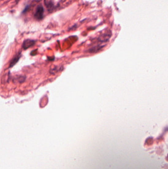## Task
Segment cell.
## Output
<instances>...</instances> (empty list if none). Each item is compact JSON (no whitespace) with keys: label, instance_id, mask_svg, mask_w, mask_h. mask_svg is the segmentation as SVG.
Instances as JSON below:
<instances>
[{"label":"cell","instance_id":"obj_1","mask_svg":"<svg viewBox=\"0 0 168 169\" xmlns=\"http://www.w3.org/2000/svg\"><path fill=\"white\" fill-rule=\"evenodd\" d=\"M44 18V9L43 6H38L36 10V12L34 14V18L38 21H40Z\"/></svg>","mask_w":168,"mask_h":169},{"label":"cell","instance_id":"obj_8","mask_svg":"<svg viewBox=\"0 0 168 169\" xmlns=\"http://www.w3.org/2000/svg\"><path fill=\"white\" fill-rule=\"evenodd\" d=\"M25 80V77H24V76H20L18 78V82H20V83L24 82Z\"/></svg>","mask_w":168,"mask_h":169},{"label":"cell","instance_id":"obj_4","mask_svg":"<svg viewBox=\"0 0 168 169\" xmlns=\"http://www.w3.org/2000/svg\"><path fill=\"white\" fill-rule=\"evenodd\" d=\"M21 53H18L15 54V56H14L12 58L10 61V67H13V66L16 65V63L18 61L20 57H21Z\"/></svg>","mask_w":168,"mask_h":169},{"label":"cell","instance_id":"obj_3","mask_svg":"<svg viewBox=\"0 0 168 169\" xmlns=\"http://www.w3.org/2000/svg\"><path fill=\"white\" fill-rule=\"evenodd\" d=\"M44 4L48 11L51 13L55 9L54 0H44Z\"/></svg>","mask_w":168,"mask_h":169},{"label":"cell","instance_id":"obj_2","mask_svg":"<svg viewBox=\"0 0 168 169\" xmlns=\"http://www.w3.org/2000/svg\"><path fill=\"white\" fill-rule=\"evenodd\" d=\"M36 41L35 40L31 39H26L24 41L23 43L22 47L23 49H26L33 47L34 45L35 44Z\"/></svg>","mask_w":168,"mask_h":169},{"label":"cell","instance_id":"obj_5","mask_svg":"<svg viewBox=\"0 0 168 169\" xmlns=\"http://www.w3.org/2000/svg\"><path fill=\"white\" fill-rule=\"evenodd\" d=\"M110 36H111V34L109 33H105L100 36L98 38V40L100 42H106L109 40Z\"/></svg>","mask_w":168,"mask_h":169},{"label":"cell","instance_id":"obj_9","mask_svg":"<svg viewBox=\"0 0 168 169\" xmlns=\"http://www.w3.org/2000/svg\"><path fill=\"white\" fill-rule=\"evenodd\" d=\"M15 1H16V2H17V3L19 2V1H20V0H15Z\"/></svg>","mask_w":168,"mask_h":169},{"label":"cell","instance_id":"obj_7","mask_svg":"<svg viewBox=\"0 0 168 169\" xmlns=\"http://www.w3.org/2000/svg\"><path fill=\"white\" fill-rule=\"evenodd\" d=\"M102 47H100L99 46H95V47H93V48H91L89 50V53H97L98 51H99L101 49H102Z\"/></svg>","mask_w":168,"mask_h":169},{"label":"cell","instance_id":"obj_6","mask_svg":"<svg viewBox=\"0 0 168 169\" xmlns=\"http://www.w3.org/2000/svg\"><path fill=\"white\" fill-rule=\"evenodd\" d=\"M63 66H55L53 68H52L50 69V73L54 74L56 73L57 72H59V71H61L62 70H63Z\"/></svg>","mask_w":168,"mask_h":169}]
</instances>
